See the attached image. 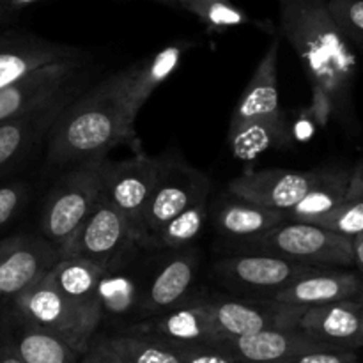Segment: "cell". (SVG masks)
Wrapping results in <instances>:
<instances>
[{
  "mask_svg": "<svg viewBox=\"0 0 363 363\" xmlns=\"http://www.w3.org/2000/svg\"><path fill=\"white\" fill-rule=\"evenodd\" d=\"M280 32L293 46L312 89V113L319 123L354 126L353 89L357 57L330 14L326 0H279Z\"/></svg>",
  "mask_w": 363,
  "mask_h": 363,
  "instance_id": "6da1fadb",
  "label": "cell"
},
{
  "mask_svg": "<svg viewBox=\"0 0 363 363\" xmlns=\"http://www.w3.org/2000/svg\"><path fill=\"white\" fill-rule=\"evenodd\" d=\"M128 78L130 67L110 74L60 112L50 131V165L78 163L106 155L116 145L137 144V117L126 101Z\"/></svg>",
  "mask_w": 363,
  "mask_h": 363,
  "instance_id": "7a4b0ae2",
  "label": "cell"
},
{
  "mask_svg": "<svg viewBox=\"0 0 363 363\" xmlns=\"http://www.w3.org/2000/svg\"><path fill=\"white\" fill-rule=\"evenodd\" d=\"M106 155L78 162L50 194L41 216L43 236L62 250L103 195Z\"/></svg>",
  "mask_w": 363,
  "mask_h": 363,
  "instance_id": "3957f363",
  "label": "cell"
},
{
  "mask_svg": "<svg viewBox=\"0 0 363 363\" xmlns=\"http://www.w3.org/2000/svg\"><path fill=\"white\" fill-rule=\"evenodd\" d=\"M0 311L13 312L18 318L62 337L84 354L92 346V337L101 323V314L80 307L60 293L48 273Z\"/></svg>",
  "mask_w": 363,
  "mask_h": 363,
  "instance_id": "277c9868",
  "label": "cell"
},
{
  "mask_svg": "<svg viewBox=\"0 0 363 363\" xmlns=\"http://www.w3.org/2000/svg\"><path fill=\"white\" fill-rule=\"evenodd\" d=\"M245 243L255 252L279 255L315 268L353 266V240L314 223L287 220Z\"/></svg>",
  "mask_w": 363,
  "mask_h": 363,
  "instance_id": "5b68a950",
  "label": "cell"
},
{
  "mask_svg": "<svg viewBox=\"0 0 363 363\" xmlns=\"http://www.w3.org/2000/svg\"><path fill=\"white\" fill-rule=\"evenodd\" d=\"M84 59L48 64L0 89V123L78 96L84 85Z\"/></svg>",
  "mask_w": 363,
  "mask_h": 363,
  "instance_id": "8992f818",
  "label": "cell"
},
{
  "mask_svg": "<svg viewBox=\"0 0 363 363\" xmlns=\"http://www.w3.org/2000/svg\"><path fill=\"white\" fill-rule=\"evenodd\" d=\"M165 156L152 158L144 151H138L123 162H108L103 176V197L112 202L130 220L142 243V216L162 176Z\"/></svg>",
  "mask_w": 363,
  "mask_h": 363,
  "instance_id": "52a82bcc",
  "label": "cell"
},
{
  "mask_svg": "<svg viewBox=\"0 0 363 363\" xmlns=\"http://www.w3.org/2000/svg\"><path fill=\"white\" fill-rule=\"evenodd\" d=\"M131 243H137V236L130 220L101 195L91 215L62 247L60 257H84L110 268Z\"/></svg>",
  "mask_w": 363,
  "mask_h": 363,
  "instance_id": "ba28073f",
  "label": "cell"
},
{
  "mask_svg": "<svg viewBox=\"0 0 363 363\" xmlns=\"http://www.w3.org/2000/svg\"><path fill=\"white\" fill-rule=\"evenodd\" d=\"M314 269L318 268L264 252L233 255L215 264V273L223 286L259 298L273 296Z\"/></svg>",
  "mask_w": 363,
  "mask_h": 363,
  "instance_id": "9c48e42d",
  "label": "cell"
},
{
  "mask_svg": "<svg viewBox=\"0 0 363 363\" xmlns=\"http://www.w3.org/2000/svg\"><path fill=\"white\" fill-rule=\"evenodd\" d=\"M208 195L209 179L204 174L165 156L162 176L142 216V243L151 245V238L169 220Z\"/></svg>",
  "mask_w": 363,
  "mask_h": 363,
  "instance_id": "30bf717a",
  "label": "cell"
},
{
  "mask_svg": "<svg viewBox=\"0 0 363 363\" xmlns=\"http://www.w3.org/2000/svg\"><path fill=\"white\" fill-rule=\"evenodd\" d=\"M60 259L45 236L13 234L0 240V308L38 284Z\"/></svg>",
  "mask_w": 363,
  "mask_h": 363,
  "instance_id": "8fae6325",
  "label": "cell"
},
{
  "mask_svg": "<svg viewBox=\"0 0 363 363\" xmlns=\"http://www.w3.org/2000/svg\"><path fill=\"white\" fill-rule=\"evenodd\" d=\"M330 169L314 170H245L229 183L233 197L254 202L262 208L289 211L315 184L321 183Z\"/></svg>",
  "mask_w": 363,
  "mask_h": 363,
  "instance_id": "7c38bea8",
  "label": "cell"
},
{
  "mask_svg": "<svg viewBox=\"0 0 363 363\" xmlns=\"http://www.w3.org/2000/svg\"><path fill=\"white\" fill-rule=\"evenodd\" d=\"M211 323L220 342L225 339L250 335L269 328L298 330L296 323L301 308L277 303L269 298L257 300H233V298H209Z\"/></svg>",
  "mask_w": 363,
  "mask_h": 363,
  "instance_id": "4fadbf2b",
  "label": "cell"
},
{
  "mask_svg": "<svg viewBox=\"0 0 363 363\" xmlns=\"http://www.w3.org/2000/svg\"><path fill=\"white\" fill-rule=\"evenodd\" d=\"M296 328L326 346L358 351L363 347V307L358 300H342L301 308Z\"/></svg>",
  "mask_w": 363,
  "mask_h": 363,
  "instance_id": "5bb4252c",
  "label": "cell"
},
{
  "mask_svg": "<svg viewBox=\"0 0 363 363\" xmlns=\"http://www.w3.org/2000/svg\"><path fill=\"white\" fill-rule=\"evenodd\" d=\"M84 55L77 46L46 41L38 35L18 32L0 34V89L43 66L60 60L84 59Z\"/></svg>",
  "mask_w": 363,
  "mask_h": 363,
  "instance_id": "9a60e30c",
  "label": "cell"
},
{
  "mask_svg": "<svg viewBox=\"0 0 363 363\" xmlns=\"http://www.w3.org/2000/svg\"><path fill=\"white\" fill-rule=\"evenodd\" d=\"M208 294H190L177 307L156 315L155 321L138 326L135 332L156 337L170 344L216 346L218 335L211 323Z\"/></svg>",
  "mask_w": 363,
  "mask_h": 363,
  "instance_id": "2e32d148",
  "label": "cell"
},
{
  "mask_svg": "<svg viewBox=\"0 0 363 363\" xmlns=\"http://www.w3.org/2000/svg\"><path fill=\"white\" fill-rule=\"evenodd\" d=\"M279 55L280 38H273L261 62L255 67L247 89L234 106L230 126L250 123L282 121L279 91Z\"/></svg>",
  "mask_w": 363,
  "mask_h": 363,
  "instance_id": "e0dca14e",
  "label": "cell"
},
{
  "mask_svg": "<svg viewBox=\"0 0 363 363\" xmlns=\"http://www.w3.org/2000/svg\"><path fill=\"white\" fill-rule=\"evenodd\" d=\"M363 294L360 273L340 268H318L280 289L269 300L289 307L307 308L342 300H358Z\"/></svg>",
  "mask_w": 363,
  "mask_h": 363,
  "instance_id": "ac0fdd59",
  "label": "cell"
},
{
  "mask_svg": "<svg viewBox=\"0 0 363 363\" xmlns=\"http://www.w3.org/2000/svg\"><path fill=\"white\" fill-rule=\"evenodd\" d=\"M238 363H284L303 351L332 347L300 330L269 328L218 344ZM339 350V347H337Z\"/></svg>",
  "mask_w": 363,
  "mask_h": 363,
  "instance_id": "d6986e66",
  "label": "cell"
},
{
  "mask_svg": "<svg viewBox=\"0 0 363 363\" xmlns=\"http://www.w3.org/2000/svg\"><path fill=\"white\" fill-rule=\"evenodd\" d=\"M77 96L59 99L48 106L0 123V176L21 163L39 142L50 135L60 112Z\"/></svg>",
  "mask_w": 363,
  "mask_h": 363,
  "instance_id": "ffe728a7",
  "label": "cell"
},
{
  "mask_svg": "<svg viewBox=\"0 0 363 363\" xmlns=\"http://www.w3.org/2000/svg\"><path fill=\"white\" fill-rule=\"evenodd\" d=\"M0 325L13 350L25 363H80L84 357L62 337L9 311H0Z\"/></svg>",
  "mask_w": 363,
  "mask_h": 363,
  "instance_id": "44dd1931",
  "label": "cell"
},
{
  "mask_svg": "<svg viewBox=\"0 0 363 363\" xmlns=\"http://www.w3.org/2000/svg\"><path fill=\"white\" fill-rule=\"evenodd\" d=\"M197 268V255L191 252L172 255L149 284L142 303L144 312L160 315L186 300L195 282Z\"/></svg>",
  "mask_w": 363,
  "mask_h": 363,
  "instance_id": "7402d4cb",
  "label": "cell"
},
{
  "mask_svg": "<svg viewBox=\"0 0 363 363\" xmlns=\"http://www.w3.org/2000/svg\"><path fill=\"white\" fill-rule=\"evenodd\" d=\"M108 268L84 257H60L48 277L57 289L87 311L101 314L99 287ZM103 318V314H101Z\"/></svg>",
  "mask_w": 363,
  "mask_h": 363,
  "instance_id": "603a6c76",
  "label": "cell"
},
{
  "mask_svg": "<svg viewBox=\"0 0 363 363\" xmlns=\"http://www.w3.org/2000/svg\"><path fill=\"white\" fill-rule=\"evenodd\" d=\"M186 43L170 45L160 50L155 55L138 60L137 64L130 66L126 101L131 116L138 117L142 106L151 98L152 92L177 69L184 53H186Z\"/></svg>",
  "mask_w": 363,
  "mask_h": 363,
  "instance_id": "cb8c5ba5",
  "label": "cell"
},
{
  "mask_svg": "<svg viewBox=\"0 0 363 363\" xmlns=\"http://www.w3.org/2000/svg\"><path fill=\"white\" fill-rule=\"evenodd\" d=\"M286 211L262 208L254 202L234 197L216 208L215 225L230 240H252L287 222Z\"/></svg>",
  "mask_w": 363,
  "mask_h": 363,
  "instance_id": "d4e9b609",
  "label": "cell"
},
{
  "mask_svg": "<svg viewBox=\"0 0 363 363\" xmlns=\"http://www.w3.org/2000/svg\"><path fill=\"white\" fill-rule=\"evenodd\" d=\"M350 177L351 170L330 169L325 179L315 184L293 209L287 211V218L315 225L323 216L333 211L344 201L350 186Z\"/></svg>",
  "mask_w": 363,
  "mask_h": 363,
  "instance_id": "484cf974",
  "label": "cell"
},
{
  "mask_svg": "<svg viewBox=\"0 0 363 363\" xmlns=\"http://www.w3.org/2000/svg\"><path fill=\"white\" fill-rule=\"evenodd\" d=\"M99 342L121 363H181L169 344L145 333L130 332Z\"/></svg>",
  "mask_w": 363,
  "mask_h": 363,
  "instance_id": "4316f807",
  "label": "cell"
},
{
  "mask_svg": "<svg viewBox=\"0 0 363 363\" xmlns=\"http://www.w3.org/2000/svg\"><path fill=\"white\" fill-rule=\"evenodd\" d=\"M206 218H208V197L194 202L184 211L169 220L158 233H155L151 245H158L169 250H181L195 238H199Z\"/></svg>",
  "mask_w": 363,
  "mask_h": 363,
  "instance_id": "83f0119b",
  "label": "cell"
},
{
  "mask_svg": "<svg viewBox=\"0 0 363 363\" xmlns=\"http://www.w3.org/2000/svg\"><path fill=\"white\" fill-rule=\"evenodd\" d=\"M177 7L199 18L209 32H225L234 27L257 23L230 0H177Z\"/></svg>",
  "mask_w": 363,
  "mask_h": 363,
  "instance_id": "f1b7e54d",
  "label": "cell"
},
{
  "mask_svg": "<svg viewBox=\"0 0 363 363\" xmlns=\"http://www.w3.org/2000/svg\"><path fill=\"white\" fill-rule=\"evenodd\" d=\"M315 225L325 227L337 234L353 240L363 233V188L354 184L350 177V186L344 201L333 211L323 216Z\"/></svg>",
  "mask_w": 363,
  "mask_h": 363,
  "instance_id": "f546056e",
  "label": "cell"
},
{
  "mask_svg": "<svg viewBox=\"0 0 363 363\" xmlns=\"http://www.w3.org/2000/svg\"><path fill=\"white\" fill-rule=\"evenodd\" d=\"M326 4L344 38L363 50V0H326Z\"/></svg>",
  "mask_w": 363,
  "mask_h": 363,
  "instance_id": "4dcf8cb0",
  "label": "cell"
},
{
  "mask_svg": "<svg viewBox=\"0 0 363 363\" xmlns=\"http://www.w3.org/2000/svg\"><path fill=\"white\" fill-rule=\"evenodd\" d=\"M28 201V186L23 181H9L0 184V230L6 229Z\"/></svg>",
  "mask_w": 363,
  "mask_h": 363,
  "instance_id": "1f68e13d",
  "label": "cell"
},
{
  "mask_svg": "<svg viewBox=\"0 0 363 363\" xmlns=\"http://www.w3.org/2000/svg\"><path fill=\"white\" fill-rule=\"evenodd\" d=\"M165 342V340H163ZM169 344L181 363H238L225 350L216 346H202V344Z\"/></svg>",
  "mask_w": 363,
  "mask_h": 363,
  "instance_id": "d6a6232c",
  "label": "cell"
},
{
  "mask_svg": "<svg viewBox=\"0 0 363 363\" xmlns=\"http://www.w3.org/2000/svg\"><path fill=\"white\" fill-rule=\"evenodd\" d=\"M360 360L358 351L337 350V347H323V350L303 351L284 363H357Z\"/></svg>",
  "mask_w": 363,
  "mask_h": 363,
  "instance_id": "836d02e7",
  "label": "cell"
},
{
  "mask_svg": "<svg viewBox=\"0 0 363 363\" xmlns=\"http://www.w3.org/2000/svg\"><path fill=\"white\" fill-rule=\"evenodd\" d=\"M43 2V0H0V21L7 20L13 14L34 6V4Z\"/></svg>",
  "mask_w": 363,
  "mask_h": 363,
  "instance_id": "e575fe53",
  "label": "cell"
},
{
  "mask_svg": "<svg viewBox=\"0 0 363 363\" xmlns=\"http://www.w3.org/2000/svg\"><path fill=\"white\" fill-rule=\"evenodd\" d=\"M0 363H25L13 350V346L7 340L6 333H4L2 325H0Z\"/></svg>",
  "mask_w": 363,
  "mask_h": 363,
  "instance_id": "d590c367",
  "label": "cell"
},
{
  "mask_svg": "<svg viewBox=\"0 0 363 363\" xmlns=\"http://www.w3.org/2000/svg\"><path fill=\"white\" fill-rule=\"evenodd\" d=\"M353 266H357L363 277V233L353 238Z\"/></svg>",
  "mask_w": 363,
  "mask_h": 363,
  "instance_id": "8d00e7d4",
  "label": "cell"
},
{
  "mask_svg": "<svg viewBox=\"0 0 363 363\" xmlns=\"http://www.w3.org/2000/svg\"><path fill=\"white\" fill-rule=\"evenodd\" d=\"M80 363H103V358H101V353H99L98 347L94 346V342H92V346L89 347L87 353L82 357Z\"/></svg>",
  "mask_w": 363,
  "mask_h": 363,
  "instance_id": "74e56055",
  "label": "cell"
},
{
  "mask_svg": "<svg viewBox=\"0 0 363 363\" xmlns=\"http://www.w3.org/2000/svg\"><path fill=\"white\" fill-rule=\"evenodd\" d=\"M94 346H96V347H98V350H99V353H101L103 363H117V360H116V357H113V354H112V353H110V351H108V350H106V347H105V346H103V344H101V342H99V340H98V342H94Z\"/></svg>",
  "mask_w": 363,
  "mask_h": 363,
  "instance_id": "f35d334b",
  "label": "cell"
},
{
  "mask_svg": "<svg viewBox=\"0 0 363 363\" xmlns=\"http://www.w3.org/2000/svg\"><path fill=\"white\" fill-rule=\"evenodd\" d=\"M351 181H353L354 184H358L360 188H363V162L351 170Z\"/></svg>",
  "mask_w": 363,
  "mask_h": 363,
  "instance_id": "ab89813d",
  "label": "cell"
},
{
  "mask_svg": "<svg viewBox=\"0 0 363 363\" xmlns=\"http://www.w3.org/2000/svg\"><path fill=\"white\" fill-rule=\"evenodd\" d=\"M155 2L163 4V6H169V7H177V0H155Z\"/></svg>",
  "mask_w": 363,
  "mask_h": 363,
  "instance_id": "60d3db41",
  "label": "cell"
},
{
  "mask_svg": "<svg viewBox=\"0 0 363 363\" xmlns=\"http://www.w3.org/2000/svg\"><path fill=\"white\" fill-rule=\"evenodd\" d=\"M358 301H360V303H362V307H363V294H362L360 298H358Z\"/></svg>",
  "mask_w": 363,
  "mask_h": 363,
  "instance_id": "b9f144b4",
  "label": "cell"
},
{
  "mask_svg": "<svg viewBox=\"0 0 363 363\" xmlns=\"http://www.w3.org/2000/svg\"><path fill=\"white\" fill-rule=\"evenodd\" d=\"M357 363H363V360H362V358H360V360H358V362H357Z\"/></svg>",
  "mask_w": 363,
  "mask_h": 363,
  "instance_id": "7bdbcfd3",
  "label": "cell"
},
{
  "mask_svg": "<svg viewBox=\"0 0 363 363\" xmlns=\"http://www.w3.org/2000/svg\"><path fill=\"white\" fill-rule=\"evenodd\" d=\"M116 360H117V358H116ZM117 363H121V362H119V360H117Z\"/></svg>",
  "mask_w": 363,
  "mask_h": 363,
  "instance_id": "ee69618b",
  "label": "cell"
}]
</instances>
